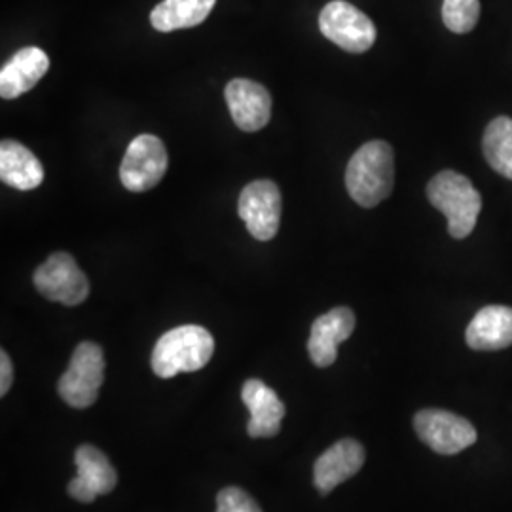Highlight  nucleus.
Masks as SVG:
<instances>
[{"label":"nucleus","mask_w":512,"mask_h":512,"mask_svg":"<svg viewBox=\"0 0 512 512\" xmlns=\"http://www.w3.org/2000/svg\"><path fill=\"white\" fill-rule=\"evenodd\" d=\"M395 184L393 148L385 141H370L359 148L346 169L351 200L361 207H376L387 200Z\"/></svg>","instance_id":"f257e3e1"},{"label":"nucleus","mask_w":512,"mask_h":512,"mask_svg":"<svg viewBox=\"0 0 512 512\" xmlns=\"http://www.w3.org/2000/svg\"><path fill=\"white\" fill-rule=\"evenodd\" d=\"M215 351L211 332L198 325H184L165 332L156 342L150 365L156 376L173 378L181 372H196L207 365Z\"/></svg>","instance_id":"f03ea898"},{"label":"nucleus","mask_w":512,"mask_h":512,"mask_svg":"<svg viewBox=\"0 0 512 512\" xmlns=\"http://www.w3.org/2000/svg\"><path fill=\"white\" fill-rule=\"evenodd\" d=\"M427 198L448 220V232L456 239L469 238L482 211V198L473 183L456 171H440L427 184Z\"/></svg>","instance_id":"7ed1b4c3"},{"label":"nucleus","mask_w":512,"mask_h":512,"mask_svg":"<svg viewBox=\"0 0 512 512\" xmlns=\"http://www.w3.org/2000/svg\"><path fill=\"white\" fill-rule=\"evenodd\" d=\"M105 380L103 349L93 342H82L74 349L71 365L59 378L57 391L61 399L73 408H90Z\"/></svg>","instance_id":"20e7f679"},{"label":"nucleus","mask_w":512,"mask_h":512,"mask_svg":"<svg viewBox=\"0 0 512 512\" xmlns=\"http://www.w3.org/2000/svg\"><path fill=\"white\" fill-rule=\"evenodd\" d=\"M414 429L421 442L440 456H456L475 444V425L454 412L425 408L414 416Z\"/></svg>","instance_id":"39448f33"},{"label":"nucleus","mask_w":512,"mask_h":512,"mask_svg":"<svg viewBox=\"0 0 512 512\" xmlns=\"http://www.w3.org/2000/svg\"><path fill=\"white\" fill-rule=\"evenodd\" d=\"M319 29L349 54H365L376 42L372 19L346 0H332L321 10Z\"/></svg>","instance_id":"423d86ee"},{"label":"nucleus","mask_w":512,"mask_h":512,"mask_svg":"<svg viewBox=\"0 0 512 512\" xmlns=\"http://www.w3.org/2000/svg\"><path fill=\"white\" fill-rule=\"evenodd\" d=\"M167 150L160 137L143 133L129 143L120 165V181L129 192H147L164 179Z\"/></svg>","instance_id":"0eeeda50"},{"label":"nucleus","mask_w":512,"mask_h":512,"mask_svg":"<svg viewBox=\"0 0 512 512\" xmlns=\"http://www.w3.org/2000/svg\"><path fill=\"white\" fill-rule=\"evenodd\" d=\"M38 293L52 302L78 306L90 294V281L69 253H54L33 275Z\"/></svg>","instance_id":"6e6552de"},{"label":"nucleus","mask_w":512,"mask_h":512,"mask_svg":"<svg viewBox=\"0 0 512 512\" xmlns=\"http://www.w3.org/2000/svg\"><path fill=\"white\" fill-rule=\"evenodd\" d=\"M238 213L253 238L258 241L274 239L281 224L279 186L268 179L247 184L239 196Z\"/></svg>","instance_id":"1a4fd4ad"},{"label":"nucleus","mask_w":512,"mask_h":512,"mask_svg":"<svg viewBox=\"0 0 512 512\" xmlns=\"http://www.w3.org/2000/svg\"><path fill=\"white\" fill-rule=\"evenodd\" d=\"M76 476L69 482L67 492L80 503H93L99 495L116 488L118 475L110 459L92 444H82L74 454Z\"/></svg>","instance_id":"9d476101"},{"label":"nucleus","mask_w":512,"mask_h":512,"mask_svg":"<svg viewBox=\"0 0 512 512\" xmlns=\"http://www.w3.org/2000/svg\"><path fill=\"white\" fill-rule=\"evenodd\" d=\"M224 97L232 120L241 131L253 133L268 126L272 116V97L262 84L247 78H236L228 82Z\"/></svg>","instance_id":"9b49d317"},{"label":"nucleus","mask_w":512,"mask_h":512,"mask_svg":"<svg viewBox=\"0 0 512 512\" xmlns=\"http://www.w3.org/2000/svg\"><path fill=\"white\" fill-rule=\"evenodd\" d=\"M365 448L359 440L342 439L315 461L313 482L319 494L327 495L342 482L357 475L365 465Z\"/></svg>","instance_id":"f8f14e48"},{"label":"nucleus","mask_w":512,"mask_h":512,"mask_svg":"<svg viewBox=\"0 0 512 512\" xmlns=\"http://www.w3.org/2000/svg\"><path fill=\"white\" fill-rule=\"evenodd\" d=\"M355 330V313L349 308H334L325 315L317 317L311 325L310 351L313 365L327 368L334 365L338 357V346L346 342Z\"/></svg>","instance_id":"ddd939ff"},{"label":"nucleus","mask_w":512,"mask_h":512,"mask_svg":"<svg viewBox=\"0 0 512 512\" xmlns=\"http://www.w3.org/2000/svg\"><path fill=\"white\" fill-rule=\"evenodd\" d=\"M241 401L251 412L247 433L253 439H272L281 431L285 404L272 387L260 380H247L241 389Z\"/></svg>","instance_id":"4468645a"},{"label":"nucleus","mask_w":512,"mask_h":512,"mask_svg":"<svg viewBox=\"0 0 512 512\" xmlns=\"http://www.w3.org/2000/svg\"><path fill=\"white\" fill-rule=\"evenodd\" d=\"M465 342L475 351H499L512 346V308L486 306L476 311L465 330Z\"/></svg>","instance_id":"2eb2a0df"},{"label":"nucleus","mask_w":512,"mask_h":512,"mask_svg":"<svg viewBox=\"0 0 512 512\" xmlns=\"http://www.w3.org/2000/svg\"><path fill=\"white\" fill-rule=\"evenodd\" d=\"M50 69V59L40 48L29 46L19 50L0 71L2 99H16L33 90Z\"/></svg>","instance_id":"dca6fc26"},{"label":"nucleus","mask_w":512,"mask_h":512,"mask_svg":"<svg viewBox=\"0 0 512 512\" xmlns=\"http://www.w3.org/2000/svg\"><path fill=\"white\" fill-rule=\"evenodd\" d=\"M0 179L18 190H35L44 181V169L37 156L16 141L0 145Z\"/></svg>","instance_id":"f3484780"},{"label":"nucleus","mask_w":512,"mask_h":512,"mask_svg":"<svg viewBox=\"0 0 512 512\" xmlns=\"http://www.w3.org/2000/svg\"><path fill=\"white\" fill-rule=\"evenodd\" d=\"M217 0H164L150 12V23L160 33L190 29L203 23Z\"/></svg>","instance_id":"a211bd4d"},{"label":"nucleus","mask_w":512,"mask_h":512,"mask_svg":"<svg viewBox=\"0 0 512 512\" xmlns=\"http://www.w3.org/2000/svg\"><path fill=\"white\" fill-rule=\"evenodd\" d=\"M482 152L495 173L512 181V118L497 116L488 124L482 139Z\"/></svg>","instance_id":"6ab92c4d"},{"label":"nucleus","mask_w":512,"mask_h":512,"mask_svg":"<svg viewBox=\"0 0 512 512\" xmlns=\"http://www.w3.org/2000/svg\"><path fill=\"white\" fill-rule=\"evenodd\" d=\"M480 18V0H444L442 21L456 35L471 33Z\"/></svg>","instance_id":"aec40b11"},{"label":"nucleus","mask_w":512,"mask_h":512,"mask_svg":"<svg viewBox=\"0 0 512 512\" xmlns=\"http://www.w3.org/2000/svg\"><path fill=\"white\" fill-rule=\"evenodd\" d=\"M217 512H262L258 503L245 490L230 486L217 495Z\"/></svg>","instance_id":"412c9836"},{"label":"nucleus","mask_w":512,"mask_h":512,"mask_svg":"<svg viewBox=\"0 0 512 512\" xmlns=\"http://www.w3.org/2000/svg\"><path fill=\"white\" fill-rule=\"evenodd\" d=\"M12 380H14L12 361H10V357H8L6 351H0V395H2V397L10 391Z\"/></svg>","instance_id":"4be33fe9"}]
</instances>
